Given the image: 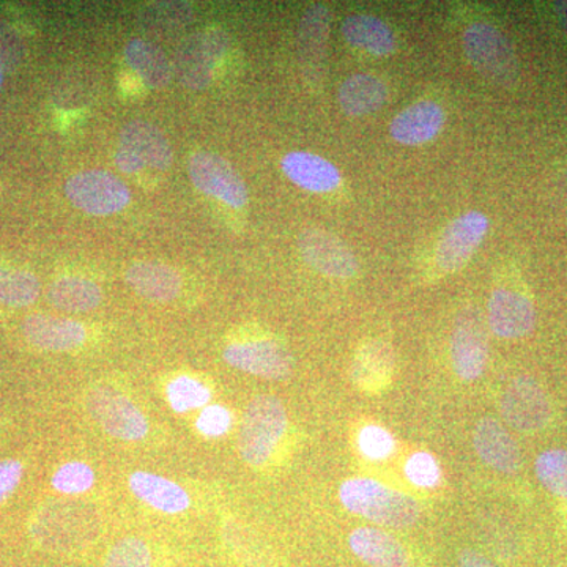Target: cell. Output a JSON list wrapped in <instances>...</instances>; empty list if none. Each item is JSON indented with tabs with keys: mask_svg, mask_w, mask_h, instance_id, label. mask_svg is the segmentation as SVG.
Here are the masks:
<instances>
[{
	"mask_svg": "<svg viewBox=\"0 0 567 567\" xmlns=\"http://www.w3.org/2000/svg\"><path fill=\"white\" fill-rule=\"evenodd\" d=\"M339 499L349 513L386 528H410L421 518L420 503L413 496L371 477L344 481L339 487Z\"/></svg>",
	"mask_w": 567,
	"mask_h": 567,
	"instance_id": "6da1fadb",
	"label": "cell"
},
{
	"mask_svg": "<svg viewBox=\"0 0 567 567\" xmlns=\"http://www.w3.org/2000/svg\"><path fill=\"white\" fill-rule=\"evenodd\" d=\"M286 406L276 395H257L246 406L241 420L240 447L241 457L251 466H264L274 456L287 431Z\"/></svg>",
	"mask_w": 567,
	"mask_h": 567,
	"instance_id": "7a4b0ae2",
	"label": "cell"
},
{
	"mask_svg": "<svg viewBox=\"0 0 567 567\" xmlns=\"http://www.w3.org/2000/svg\"><path fill=\"white\" fill-rule=\"evenodd\" d=\"M466 59L484 80L513 87L520 78V63L505 33L488 22H473L464 32Z\"/></svg>",
	"mask_w": 567,
	"mask_h": 567,
	"instance_id": "3957f363",
	"label": "cell"
},
{
	"mask_svg": "<svg viewBox=\"0 0 567 567\" xmlns=\"http://www.w3.org/2000/svg\"><path fill=\"white\" fill-rule=\"evenodd\" d=\"M488 336L486 319L475 306L462 309L451 334V363L464 382H475L486 371Z\"/></svg>",
	"mask_w": 567,
	"mask_h": 567,
	"instance_id": "277c9868",
	"label": "cell"
},
{
	"mask_svg": "<svg viewBox=\"0 0 567 567\" xmlns=\"http://www.w3.org/2000/svg\"><path fill=\"white\" fill-rule=\"evenodd\" d=\"M229 48L226 32L212 29L194 33L183 41L174 55L173 70L178 81L192 91H203L213 80L216 63L221 61Z\"/></svg>",
	"mask_w": 567,
	"mask_h": 567,
	"instance_id": "5b68a950",
	"label": "cell"
},
{
	"mask_svg": "<svg viewBox=\"0 0 567 567\" xmlns=\"http://www.w3.org/2000/svg\"><path fill=\"white\" fill-rule=\"evenodd\" d=\"M87 410L103 431L114 439L140 442L148 434L147 417L125 394L110 386L93 388Z\"/></svg>",
	"mask_w": 567,
	"mask_h": 567,
	"instance_id": "8992f818",
	"label": "cell"
},
{
	"mask_svg": "<svg viewBox=\"0 0 567 567\" xmlns=\"http://www.w3.org/2000/svg\"><path fill=\"white\" fill-rule=\"evenodd\" d=\"M65 196L74 207L93 216L123 210L132 199L128 186L106 171H84L65 183Z\"/></svg>",
	"mask_w": 567,
	"mask_h": 567,
	"instance_id": "52a82bcc",
	"label": "cell"
},
{
	"mask_svg": "<svg viewBox=\"0 0 567 567\" xmlns=\"http://www.w3.org/2000/svg\"><path fill=\"white\" fill-rule=\"evenodd\" d=\"M499 409L506 424L518 432L543 431L551 420L546 391L528 375H518L506 386Z\"/></svg>",
	"mask_w": 567,
	"mask_h": 567,
	"instance_id": "ba28073f",
	"label": "cell"
},
{
	"mask_svg": "<svg viewBox=\"0 0 567 567\" xmlns=\"http://www.w3.org/2000/svg\"><path fill=\"white\" fill-rule=\"evenodd\" d=\"M194 186L207 196L215 197L234 208L248 203V188L233 164L212 152L194 153L188 164Z\"/></svg>",
	"mask_w": 567,
	"mask_h": 567,
	"instance_id": "9c48e42d",
	"label": "cell"
},
{
	"mask_svg": "<svg viewBox=\"0 0 567 567\" xmlns=\"http://www.w3.org/2000/svg\"><path fill=\"white\" fill-rule=\"evenodd\" d=\"M298 248L309 267L334 279H352L360 270L357 256L334 234L309 227L298 237Z\"/></svg>",
	"mask_w": 567,
	"mask_h": 567,
	"instance_id": "30bf717a",
	"label": "cell"
},
{
	"mask_svg": "<svg viewBox=\"0 0 567 567\" xmlns=\"http://www.w3.org/2000/svg\"><path fill=\"white\" fill-rule=\"evenodd\" d=\"M488 230V218L483 212L472 210L447 224L435 249L436 265L446 274L464 268L483 244Z\"/></svg>",
	"mask_w": 567,
	"mask_h": 567,
	"instance_id": "8fae6325",
	"label": "cell"
},
{
	"mask_svg": "<svg viewBox=\"0 0 567 567\" xmlns=\"http://www.w3.org/2000/svg\"><path fill=\"white\" fill-rule=\"evenodd\" d=\"M224 360L238 371L267 380H286L293 372V357L276 341L235 342L227 346Z\"/></svg>",
	"mask_w": 567,
	"mask_h": 567,
	"instance_id": "7c38bea8",
	"label": "cell"
},
{
	"mask_svg": "<svg viewBox=\"0 0 567 567\" xmlns=\"http://www.w3.org/2000/svg\"><path fill=\"white\" fill-rule=\"evenodd\" d=\"M487 324L498 338H525L536 327L535 305L528 297L514 290L495 289L488 298Z\"/></svg>",
	"mask_w": 567,
	"mask_h": 567,
	"instance_id": "4fadbf2b",
	"label": "cell"
},
{
	"mask_svg": "<svg viewBox=\"0 0 567 567\" xmlns=\"http://www.w3.org/2000/svg\"><path fill=\"white\" fill-rule=\"evenodd\" d=\"M330 24L331 11L323 3L309 7L301 18L298 28V55L309 81L323 80Z\"/></svg>",
	"mask_w": 567,
	"mask_h": 567,
	"instance_id": "5bb4252c",
	"label": "cell"
},
{
	"mask_svg": "<svg viewBox=\"0 0 567 567\" xmlns=\"http://www.w3.org/2000/svg\"><path fill=\"white\" fill-rule=\"evenodd\" d=\"M395 369L393 347L382 339H369L358 347L352 361V382L364 393H380L390 386Z\"/></svg>",
	"mask_w": 567,
	"mask_h": 567,
	"instance_id": "9a60e30c",
	"label": "cell"
},
{
	"mask_svg": "<svg viewBox=\"0 0 567 567\" xmlns=\"http://www.w3.org/2000/svg\"><path fill=\"white\" fill-rule=\"evenodd\" d=\"M473 445L481 461L496 472L514 475L520 470L522 454L517 443L494 417H483L476 424Z\"/></svg>",
	"mask_w": 567,
	"mask_h": 567,
	"instance_id": "2e32d148",
	"label": "cell"
},
{
	"mask_svg": "<svg viewBox=\"0 0 567 567\" xmlns=\"http://www.w3.org/2000/svg\"><path fill=\"white\" fill-rule=\"evenodd\" d=\"M445 110L439 103L423 100L410 104L391 121L390 133L402 145H423L434 140L445 126Z\"/></svg>",
	"mask_w": 567,
	"mask_h": 567,
	"instance_id": "e0dca14e",
	"label": "cell"
},
{
	"mask_svg": "<svg viewBox=\"0 0 567 567\" xmlns=\"http://www.w3.org/2000/svg\"><path fill=\"white\" fill-rule=\"evenodd\" d=\"M349 547L354 557L369 567L412 566L404 544L382 528L353 529L349 536Z\"/></svg>",
	"mask_w": 567,
	"mask_h": 567,
	"instance_id": "ac0fdd59",
	"label": "cell"
},
{
	"mask_svg": "<svg viewBox=\"0 0 567 567\" xmlns=\"http://www.w3.org/2000/svg\"><path fill=\"white\" fill-rule=\"evenodd\" d=\"M282 173L306 192L331 193L341 185L342 175L333 163L309 152H290L281 162Z\"/></svg>",
	"mask_w": 567,
	"mask_h": 567,
	"instance_id": "d6986e66",
	"label": "cell"
},
{
	"mask_svg": "<svg viewBox=\"0 0 567 567\" xmlns=\"http://www.w3.org/2000/svg\"><path fill=\"white\" fill-rule=\"evenodd\" d=\"M22 333L32 346L52 352L78 349L87 339L84 324L76 320L52 316H29L22 322Z\"/></svg>",
	"mask_w": 567,
	"mask_h": 567,
	"instance_id": "ffe728a7",
	"label": "cell"
},
{
	"mask_svg": "<svg viewBox=\"0 0 567 567\" xmlns=\"http://www.w3.org/2000/svg\"><path fill=\"white\" fill-rule=\"evenodd\" d=\"M121 147L133 153L145 166L164 171L173 163L174 153L162 130L153 123L133 121L126 123L121 134Z\"/></svg>",
	"mask_w": 567,
	"mask_h": 567,
	"instance_id": "44dd1931",
	"label": "cell"
},
{
	"mask_svg": "<svg viewBox=\"0 0 567 567\" xmlns=\"http://www.w3.org/2000/svg\"><path fill=\"white\" fill-rule=\"evenodd\" d=\"M130 491L142 503L164 514H181L192 506L188 492L167 477L148 472H134L130 476Z\"/></svg>",
	"mask_w": 567,
	"mask_h": 567,
	"instance_id": "7402d4cb",
	"label": "cell"
},
{
	"mask_svg": "<svg viewBox=\"0 0 567 567\" xmlns=\"http://www.w3.org/2000/svg\"><path fill=\"white\" fill-rule=\"evenodd\" d=\"M125 279L134 292L156 303H171L182 292L181 275L169 265L137 262L126 270Z\"/></svg>",
	"mask_w": 567,
	"mask_h": 567,
	"instance_id": "603a6c76",
	"label": "cell"
},
{
	"mask_svg": "<svg viewBox=\"0 0 567 567\" xmlns=\"http://www.w3.org/2000/svg\"><path fill=\"white\" fill-rule=\"evenodd\" d=\"M342 35L350 47L379 58L393 54L395 37L393 29L372 14H350L342 22Z\"/></svg>",
	"mask_w": 567,
	"mask_h": 567,
	"instance_id": "cb8c5ba5",
	"label": "cell"
},
{
	"mask_svg": "<svg viewBox=\"0 0 567 567\" xmlns=\"http://www.w3.org/2000/svg\"><path fill=\"white\" fill-rule=\"evenodd\" d=\"M386 99L385 82L369 73L352 74L342 82L338 91L339 106L350 117H363L379 111Z\"/></svg>",
	"mask_w": 567,
	"mask_h": 567,
	"instance_id": "d4e9b609",
	"label": "cell"
},
{
	"mask_svg": "<svg viewBox=\"0 0 567 567\" xmlns=\"http://www.w3.org/2000/svg\"><path fill=\"white\" fill-rule=\"evenodd\" d=\"M125 61L147 87L163 89L173 80V65L156 44L132 40L125 47Z\"/></svg>",
	"mask_w": 567,
	"mask_h": 567,
	"instance_id": "484cf974",
	"label": "cell"
},
{
	"mask_svg": "<svg viewBox=\"0 0 567 567\" xmlns=\"http://www.w3.org/2000/svg\"><path fill=\"white\" fill-rule=\"evenodd\" d=\"M48 298L55 308L66 312H89L103 301V290L99 284L80 276H63L51 284Z\"/></svg>",
	"mask_w": 567,
	"mask_h": 567,
	"instance_id": "4316f807",
	"label": "cell"
},
{
	"mask_svg": "<svg viewBox=\"0 0 567 567\" xmlns=\"http://www.w3.org/2000/svg\"><path fill=\"white\" fill-rule=\"evenodd\" d=\"M39 295L40 282L35 275L0 267V305L24 308L37 301Z\"/></svg>",
	"mask_w": 567,
	"mask_h": 567,
	"instance_id": "83f0119b",
	"label": "cell"
},
{
	"mask_svg": "<svg viewBox=\"0 0 567 567\" xmlns=\"http://www.w3.org/2000/svg\"><path fill=\"white\" fill-rule=\"evenodd\" d=\"M535 472L546 491L567 499V450L551 447L543 451L536 458Z\"/></svg>",
	"mask_w": 567,
	"mask_h": 567,
	"instance_id": "f1b7e54d",
	"label": "cell"
},
{
	"mask_svg": "<svg viewBox=\"0 0 567 567\" xmlns=\"http://www.w3.org/2000/svg\"><path fill=\"white\" fill-rule=\"evenodd\" d=\"M167 401L174 412L185 413L200 409L210 402V388L189 375H178L166 388Z\"/></svg>",
	"mask_w": 567,
	"mask_h": 567,
	"instance_id": "f546056e",
	"label": "cell"
},
{
	"mask_svg": "<svg viewBox=\"0 0 567 567\" xmlns=\"http://www.w3.org/2000/svg\"><path fill=\"white\" fill-rule=\"evenodd\" d=\"M103 567H153V551L141 537H123L107 551Z\"/></svg>",
	"mask_w": 567,
	"mask_h": 567,
	"instance_id": "4dcf8cb0",
	"label": "cell"
},
{
	"mask_svg": "<svg viewBox=\"0 0 567 567\" xmlns=\"http://www.w3.org/2000/svg\"><path fill=\"white\" fill-rule=\"evenodd\" d=\"M95 484V472L84 462H66L52 476V487L65 495H81Z\"/></svg>",
	"mask_w": 567,
	"mask_h": 567,
	"instance_id": "1f68e13d",
	"label": "cell"
},
{
	"mask_svg": "<svg viewBox=\"0 0 567 567\" xmlns=\"http://www.w3.org/2000/svg\"><path fill=\"white\" fill-rule=\"evenodd\" d=\"M358 450L369 461L382 462L393 456L395 439L390 431L379 424H368L357 439Z\"/></svg>",
	"mask_w": 567,
	"mask_h": 567,
	"instance_id": "d6a6232c",
	"label": "cell"
},
{
	"mask_svg": "<svg viewBox=\"0 0 567 567\" xmlns=\"http://www.w3.org/2000/svg\"><path fill=\"white\" fill-rule=\"evenodd\" d=\"M404 472L406 480L413 486L421 488H435L442 481V468H440L439 462L425 451H417L413 456H410Z\"/></svg>",
	"mask_w": 567,
	"mask_h": 567,
	"instance_id": "836d02e7",
	"label": "cell"
},
{
	"mask_svg": "<svg viewBox=\"0 0 567 567\" xmlns=\"http://www.w3.org/2000/svg\"><path fill=\"white\" fill-rule=\"evenodd\" d=\"M233 425V413L223 405H208L200 412L196 421L197 431L207 439L226 435Z\"/></svg>",
	"mask_w": 567,
	"mask_h": 567,
	"instance_id": "e575fe53",
	"label": "cell"
},
{
	"mask_svg": "<svg viewBox=\"0 0 567 567\" xmlns=\"http://www.w3.org/2000/svg\"><path fill=\"white\" fill-rule=\"evenodd\" d=\"M22 473H24V466L20 461L10 458V461L0 462V503L20 486Z\"/></svg>",
	"mask_w": 567,
	"mask_h": 567,
	"instance_id": "d590c367",
	"label": "cell"
},
{
	"mask_svg": "<svg viewBox=\"0 0 567 567\" xmlns=\"http://www.w3.org/2000/svg\"><path fill=\"white\" fill-rule=\"evenodd\" d=\"M156 11H158L159 18H163L164 21H169L171 24L175 25L188 22L193 13L192 7H189L188 3L181 2L158 3Z\"/></svg>",
	"mask_w": 567,
	"mask_h": 567,
	"instance_id": "8d00e7d4",
	"label": "cell"
},
{
	"mask_svg": "<svg viewBox=\"0 0 567 567\" xmlns=\"http://www.w3.org/2000/svg\"><path fill=\"white\" fill-rule=\"evenodd\" d=\"M458 566L461 567H495L494 563L487 557H484L480 551L473 548H465L458 555Z\"/></svg>",
	"mask_w": 567,
	"mask_h": 567,
	"instance_id": "74e56055",
	"label": "cell"
},
{
	"mask_svg": "<svg viewBox=\"0 0 567 567\" xmlns=\"http://www.w3.org/2000/svg\"><path fill=\"white\" fill-rule=\"evenodd\" d=\"M555 13H557L559 24L567 33V0H559L555 2Z\"/></svg>",
	"mask_w": 567,
	"mask_h": 567,
	"instance_id": "f35d334b",
	"label": "cell"
},
{
	"mask_svg": "<svg viewBox=\"0 0 567 567\" xmlns=\"http://www.w3.org/2000/svg\"><path fill=\"white\" fill-rule=\"evenodd\" d=\"M0 84H2V73H0Z\"/></svg>",
	"mask_w": 567,
	"mask_h": 567,
	"instance_id": "ab89813d",
	"label": "cell"
}]
</instances>
